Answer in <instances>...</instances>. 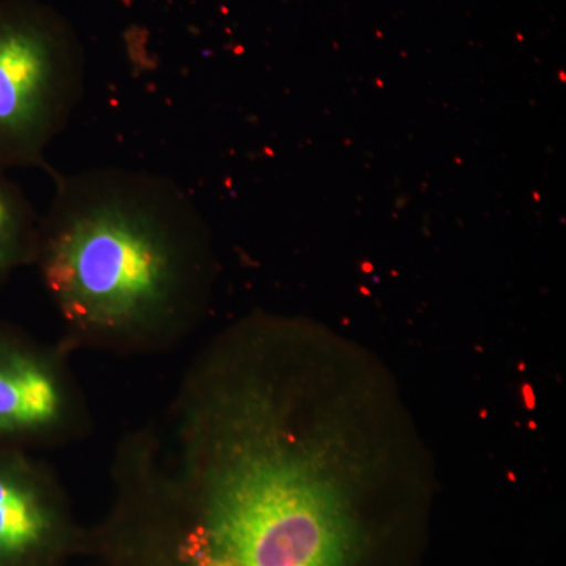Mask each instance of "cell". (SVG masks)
Wrapping results in <instances>:
<instances>
[{"label":"cell","mask_w":566,"mask_h":566,"mask_svg":"<svg viewBox=\"0 0 566 566\" xmlns=\"http://www.w3.org/2000/svg\"><path fill=\"white\" fill-rule=\"evenodd\" d=\"M111 482L107 545L128 566H370L382 521L422 510L438 480L378 354L255 314L122 434Z\"/></svg>","instance_id":"1"},{"label":"cell","mask_w":566,"mask_h":566,"mask_svg":"<svg viewBox=\"0 0 566 566\" xmlns=\"http://www.w3.org/2000/svg\"><path fill=\"white\" fill-rule=\"evenodd\" d=\"M36 266L76 349L170 352L202 324L218 277L210 230L178 182L102 167L54 174Z\"/></svg>","instance_id":"2"},{"label":"cell","mask_w":566,"mask_h":566,"mask_svg":"<svg viewBox=\"0 0 566 566\" xmlns=\"http://www.w3.org/2000/svg\"><path fill=\"white\" fill-rule=\"evenodd\" d=\"M84 88V48L61 11L0 0V169L46 167Z\"/></svg>","instance_id":"3"},{"label":"cell","mask_w":566,"mask_h":566,"mask_svg":"<svg viewBox=\"0 0 566 566\" xmlns=\"http://www.w3.org/2000/svg\"><path fill=\"white\" fill-rule=\"evenodd\" d=\"M62 342L43 344L0 319V447L69 446L91 433L93 415Z\"/></svg>","instance_id":"4"},{"label":"cell","mask_w":566,"mask_h":566,"mask_svg":"<svg viewBox=\"0 0 566 566\" xmlns=\"http://www.w3.org/2000/svg\"><path fill=\"white\" fill-rule=\"evenodd\" d=\"M73 539L61 479L28 450L0 447V566H43Z\"/></svg>","instance_id":"5"},{"label":"cell","mask_w":566,"mask_h":566,"mask_svg":"<svg viewBox=\"0 0 566 566\" xmlns=\"http://www.w3.org/2000/svg\"><path fill=\"white\" fill-rule=\"evenodd\" d=\"M40 218L6 170L0 169V285L14 271L33 264Z\"/></svg>","instance_id":"6"}]
</instances>
